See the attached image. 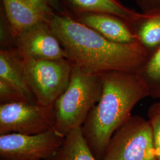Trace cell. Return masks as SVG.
I'll list each match as a JSON object with an SVG mask.
<instances>
[{"label": "cell", "instance_id": "2", "mask_svg": "<svg viewBox=\"0 0 160 160\" xmlns=\"http://www.w3.org/2000/svg\"><path fill=\"white\" fill-rule=\"evenodd\" d=\"M98 75L102 94L81 130L92 154L103 160L114 132L131 117L138 103L151 96V92L138 73L110 71Z\"/></svg>", "mask_w": 160, "mask_h": 160}, {"label": "cell", "instance_id": "8", "mask_svg": "<svg viewBox=\"0 0 160 160\" xmlns=\"http://www.w3.org/2000/svg\"><path fill=\"white\" fill-rule=\"evenodd\" d=\"M14 49L22 59L58 60L67 57L48 22L36 24L19 33L14 38Z\"/></svg>", "mask_w": 160, "mask_h": 160}, {"label": "cell", "instance_id": "21", "mask_svg": "<svg viewBox=\"0 0 160 160\" xmlns=\"http://www.w3.org/2000/svg\"></svg>", "mask_w": 160, "mask_h": 160}, {"label": "cell", "instance_id": "16", "mask_svg": "<svg viewBox=\"0 0 160 160\" xmlns=\"http://www.w3.org/2000/svg\"><path fill=\"white\" fill-rule=\"evenodd\" d=\"M147 117L152 128L157 160H160V101L150 106Z\"/></svg>", "mask_w": 160, "mask_h": 160}, {"label": "cell", "instance_id": "15", "mask_svg": "<svg viewBox=\"0 0 160 160\" xmlns=\"http://www.w3.org/2000/svg\"><path fill=\"white\" fill-rule=\"evenodd\" d=\"M138 74L148 87L151 96L154 98L160 92V47L149 55Z\"/></svg>", "mask_w": 160, "mask_h": 160}, {"label": "cell", "instance_id": "14", "mask_svg": "<svg viewBox=\"0 0 160 160\" xmlns=\"http://www.w3.org/2000/svg\"><path fill=\"white\" fill-rule=\"evenodd\" d=\"M53 160H98L92 154L81 127L70 132Z\"/></svg>", "mask_w": 160, "mask_h": 160}, {"label": "cell", "instance_id": "17", "mask_svg": "<svg viewBox=\"0 0 160 160\" xmlns=\"http://www.w3.org/2000/svg\"><path fill=\"white\" fill-rule=\"evenodd\" d=\"M22 102H29L26 97L15 86H12L4 80L0 79L1 104Z\"/></svg>", "mask_w": 160, "mask_h": 160}, {"label": "cell", "instance_id": "20", "mask_svg": "<svg viewBox=\"0 0 160 160\" xmlns=\"http://www.w3.org/2000/svg\"><path fill=\"white\" fill-rule=\"evenodd\" d=\"M154 98H160V92H159L157 94V95L155 96Z\"/></svg>", "mask_w": 160, "mask_h": 160}, {"label": "cell", "instance_id": "6", "mask_svg": "<svg viewBox=\"0 0 160 160\" xmlns=\"http://www.w3.org/2000/svg\"><path fill=\"white\" fill-rule=\"evenodd\" d=\"M53 107L26 102L0 104V135H37L55 126Z\"/></svg>", "mask_w": 160, "mask_h": 160}, {"label": "cell", "instance_id": "9", "mask_svg": "<svg viewBox=\"0 0 160 160\" xmlns=\"http://www.w3.org/2000/svg\"><path fill=\"white\" fill-rule=\"evenodd\" d=\"M12 36L42 22H48L55 13L44 0H1Z\"/></svg>", "mask_w": 160, "mask_h": 160}, {"label": "cell", "instance_id": "4", "mask_svg": "<svg viewBox=\"0 0 160 160\" xmlns=\"http://www.w3.org/2000/svg\"><path fill=\"white\" fill-rule=\"evenodd\" d=\"M25 79L36 103L53 107L68 87L74 65L67 59H22Z\"/></svg>", "mask_w": 160, "mask_h": 160}, {"label": "cell", "instance_id": "12", "mask_svg": "<svg viewBox=\"0 0 160 160\" xmlns=\"http://www.w3.org/2000/svg\"><path fill=\"white\" fill-rule=\"evenodd\" d=\"M70 10L76 14L86 12H104L121 17L132 23L141 12L124 6L119 0H63Z\"/></svg>", "mask_w": 160, "mask_h": 160}, {"label": "cell", "instance_id": "10", "mask_svg": "<svg viewBox=\"0 0 160 160\" xmlns=\"http://www.w3.org/2000/svg\"><path fill=\"white\" fill-rule=\"evenodd\" d=\"M72 16L111 42L120 44L139 42L130 22L121 17L97 12H82Z\"/></svg>", "mask_w": 160, "mask_h": 160}, {"label": "cell", "instance_id": "5", "mask_svg": "<svg viewBox=\"0 0 160 160\" xmlns=\"http://www.w3.org/2000/svg\"><path fill=\"white\" fill-rule=\"evenodd\" d=\"M103 160H157L148 120L132 116L114 132Z\"/></svg>", "mask_w": 160, "mask_h": 160}, {"label": "cell", "instance_id": "3", "mask_svg": "<svg viewBox=\"0 0 160 160\" xmlns=\"http://www.w3.org/2000/svg\"><path fill=\"white\" fill-rule=\"evenodd\" d=\"M102 94L100 76L74 65L68 87L53 106L54 129L65 137L70 132L82 127Z\"/></svg>", "mask_w": 160, "mask_h": 160}, {"label": "cell", "instance_id": "13", "mask_svg": "<svg viewBox=\"0 0 160 160\" xmlns=\"http://www.w3.org/2000/svg\"><path fill=\"white\" fill-rule=\"evenodd\" d=\"M130 23L139 42L149 55L160 48V8L141 12L140 16Z\"/></svg>", "mask_w": 160, "mask_h": 160}, {"label": "cell", "instance_id": "11", "mask_svg": "<svg viewBox=\"0 0 160 160\" xmlns=\"http://www.w3.org/2000/svg\"><path fill=\"white\" fill-rule=\"evenodd\" d=\"M0 79L15 86L29 103H36L25 79L22 59L14 48L0 50Z\"/></svg>", "mask_w": 160, "mask_h": 160}, {"label": "cell", "instance_id": "7", "mask_svg": "<svg viewBox=\"0 0 160 160\" xmlns=\"http://www.w3.org/2000/svg\"><path fill=\"white\" fill-rule=\"evenodd\" d=\"M64 139L54 128L37 135H1L0 160H53Z\"/></svg>", "mask_w": 160, "mask_h": 160}, {"label": "cell", "instance_id": "1", "mask_svg": "<svg viewBox=\"0 0 160 160\" xmlns=\"http://www.w3.org/2000/svg\"><path fill=\"white\" fill-rule=\"evenodd\" d=\"M48 24L63 47L66 59L92 74L110 71L138 73L149 55L141 43L111 42L70 14L55 12Z\"/></svg>", "mask_w": 160, "mask_h": 160}, {"label": "cell", "instance_id": "19", "mask_svg": "<svg viewBox=\"0 0 160 160\" xmlns=\"http://www.w3.org/2000/svg\"><path fill=\"white\" fill-rule=\"evenodd\" d=\"M49 5L54 12L58 14H69L68 12L63 9L61 0H44Z\"/></svg>", "mask_w": 160, "mask_h": 160}, {"label": "cell", "instance_id": "18", "mask_svg": "<svg viewBox=\"0 0 160 160\" xmlns=\"http://www.w3.org/2000/svg\"><path fill=\"white\" fill-rule=\"evenodd\" d=\"M142 12L160 8V0H135Z\"/></svg>", "mask_w": 160, "mask_h": 160}]
</instances>
